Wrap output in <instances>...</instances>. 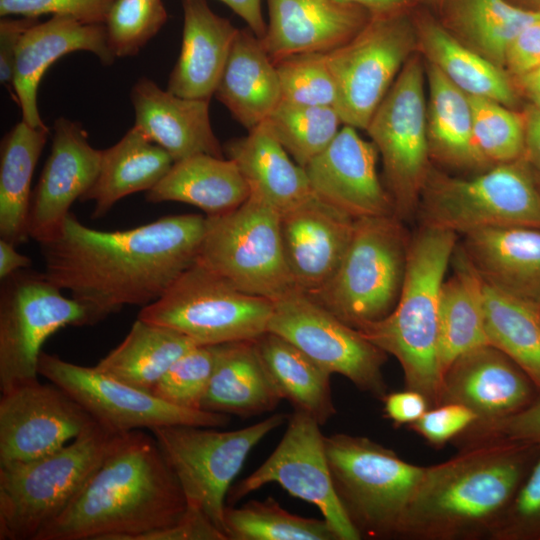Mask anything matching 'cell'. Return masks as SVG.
<instances>
[{
  "instance_id": "cell-29",
  "label": "cell",
  "mask_w": 540,
  "mask_h": 540,
  "mask_svg": "<svg viewBox=\"0 0 540 540\" xmlns=\"http://www.w3.org/2000/svg\"><path fill=\"white\" fill-rule=\"evenodd\" d=\"M281 400L254 340L215 345L202 410L246 418L273 411Z\"/></svg>"
},
{
  "instance_id": "cell-2",
  "label": "cell",
  "mask_w": 540,
  "mask_h": 540,
  "mask_svg": "<svg viewBox=\"0 0 540 540\" xmlns=\"http://www.w3.org/2000/svg\"><path fill=\"white\" fill-rule=\"evenodd\" d=\"M182 488L153 435L120 433L67 509L35 540H139L177 523Z\"/></svg>"
},
{
  "instance_id": "cell-19",
  "label": "cell",
  "mask_w": 540,
  "mask_h": 540,
  "mask_svg": "<svg viewBox=\"0 0 540 540\" xmlns=\"http://www.w3.org/2000/svg\"><path fill=\"white\" fill-rule=\"evenodd\" d=\"M101 157L80 123L64 117L55 121L51 151L31 196L29 238L43 243L57 234L72 204L94 184Z\"/></svg>"
},
{
  "instance_id": "cell-14",
  "label": "cell",
  "mask_w": 540,
  "mask_h": 540,
  "mask_svg": "<svg viewBox=\"0 0 540 540\" xmlns=\"http://www.w3.org/2000/svg\"><path fill=\"white\" fill-rule=\"evenodd\" d=\"M415 45L405 11L374 14L348 42L325 53L342 123L366 130Z\"/></svg>"
},
{
  "instance_id": "cell-12",
  "label": "cell",
  "mask_w": 540,
  "mask_h": 540,
  "mask_svg": "<svg viewBox=\"0 0 540 540\" xmlns=\"http://www.w3.org/2000/svg\"><path fill=\"white\" fill-rule=\"evenodd\" d=\"M426 108L422 63L411 56L366 128L381 154L395 215L402 221L418 210L429 175Z\"/></svg>"
},
{
  "instance_id": "cell-49",
  "label": "cell",
  "mask_w": 540,
  "mask_h": 540,
  "mask_svg": "<svg viewBox=\"0 0 540 540\" xmlns=\"http://www.w3.org/2000/svg\"><path fill=\"white\" fill-rule=\"evenodd\" d=\"M115 0H0V15L38 18L41 15L71 17L84 24H104Z\"/></svg>"
},
{
  "instance_id": "cell-13",
  "label": "cell",
  "mask_w": 540,
  "mask_h": 540,
  "mask_svg": "<svg viewBox=\"0 0 540 540\" xmlns=\"http://www.w3.org/2000/svg\"><path fill=\"white\" fill-rule=\"evenodd\" d=\"M0 292V391L38 381L42 346L58 330L89 325L86 309L44 273L19 270Z\"/></svg>"
},
{
  "instance_id": "cell-57",
  "label": "cell",
  "mask_w": 540,
  "mask_h": 540,
  "mask_svg": "<svg viewBox=\"0 0 540 540\" xmlns=\"http://www.w3.org/2000/svg\"><path fill=\"white\" fill-rule=\"evenodd\" d=\"M13 243L0 238V278L4 280L31 265V259L19 253Z\"/></svg>"
},
{
  "instance_id": "cell-5",
  "label": "cell",
  "mask_w": 540,
  "mask_h": 540,
  "mask_svg": "<svg viewBox=\"0 0 540 540\" xmlns=\"http://www.w3.org/2000/svg\"><path fill=\"white\" fill-rule=\"evenodd\" d=\"M118 434L97 424L47 456L0 465V540H35L82 491Z\"/></svg>"
},
{
  "instance_id": "cell-21",
  "label": "cell",
  "mask_w": 540,
  "mask_h": 540,
  "mask_svg": "<svg viewBox=\"0 0 540 540\" xmlns=\"http://www.w3.org/2000/svg\"><path fill=\"white\" fill-rule=\"evenodd\" d=\"M355 220L315 194L281 214L283 251L296 287L312 294L338 269Z\"/></svg>"
},
{
  "instance_id": "cell-45",
  "label": "cell",
  "mask_w": 540,
  "mask_h": 540,
  "mask_svg": "<svg viewBox=\"0 0 540 540\" xmlns=\"http://www.w3.org/2000/svg\"><path fill=\"white\" fill-rule=\"evenodd\" d=\"M166 20L161 0H115L104 23L111 52L115 57L137 54Z\"/></svg>"
},
{
  "instance_id": "cell-48",
  "label": "cell",
  "mask_w": 540,
  "mask_h": 540,
  "mask_svg": "<svg viewBox=\"0 0 540 540\" xmlns=\"http://www.w3.org/2000/svg\"><path fill=\"white\" fill-rule=\"evenodd\" d=\"M454 441L459 447L490 441H511L540 446V400L505 418L474 422Z\"/></svg>"
},
{
  "instance_id": "cell-25",
  "label": "cell",
  "mask_w": 540,
  "mask_h": 540,
  "mask_svg": "<svg viewBox=\"0 0 540 540\" xmlns=\"http://www.w3.org/2000/svg\"><path fill=\"white\" fill-rule=\"evenodd\" d=\"M135 124L174 162L196 154L224 158L209 118V100L189 99L162 90L148 78L132 87Z\"/></svg>"
},
{
  "instance_id": "cell-47",
  "label": "cell",
  "mask_w": 540,
  "mask_h": 540,
  "mask_svg": "<svg viewBox=\"0 0 540 540\" xmlns=\"http://www.w3.org/2000/svg\"><path fill=\"white\" fill-rule=\"evenodd\" d=\"M540 533V458L489 531L487 539L512 540Z\"/></svg>"
},
{
  "instance_id": "cell-28",
  "label": "cell",
  "mask_w": 540,
  "mask_h": 540,
  "mask_svg": "<svg viewBox=\"0 0 540 540\" xmlns=\"http://www.w3.org/2000/svg\"><path fill=\"white\" fill-rule=\"evenodd\" d=\"M223 150L239 167L250 195L280 214L314 195L304 168L292 162L266 121L228 141Z\"/></svg>"
},
{
  "instance_id": "cell-43",
  "label": "cell",
  "mask_w": 540,
  "mask_h": 540,
  "mask_svg": "<svg viewBox=\"0 0 540 540\" xmlns=\"http://www.w3.org/2000/svg\"><path fill=\"white\" fill-rule=\"evenodd\" d=\"M473 138L483 163L495 165L521 160L525 148L524 118L496 101L469 96Z\"/></svg>"
},
{
  "instance_id": "cell-1",
  "label": "cell",
  "mask_w": 540,
  "mask_h": 540,
  "mask_svg": "<svg viewBox=\"0 0 540 540\" xmlns=\"http://www.w3.org/2000/svg\"><path fill=\"white\" fill-rule=\"evenodd\" d=\"M205 216L162 217L127 230L102 231L69 213L40 243L44 275L86 309L94 325L126 306L158 300L197 260Z\"/></svg>"
},
{
  "instance_id": "cell-51",
  "label": "cell",
  "mask_w": 540,
  "mask_h": 540,
  "mask_svg": "<svg viewBox=\"0 0 540 540\" xmlns=\"http://www.w3.org/2000/svg\"><path fill=\"white\" fill-rule=\"evenodd\" d=\"M139 540H227V537L203 512L187 507L177 523L147 533Z\"/></svg>"
},
{
  "instance_id": "cell-11",
  "label": "cell",
  "mask_w": 540,
  "mask_h": 540,
  "mask_svg": "<svg viewBox=\"0 0 540 540\" xmlns=\"http://www.w3.org/2000/svg\"><path fill=\"white\" fill-rule=\"evenodd\" d=\"M287 416L273 414L233 431L171 425L151 433L182 488L187 507L203 512L224 533L225 498L232 482L252 449Z\"/></svg>"
},
{
  "instance_id": "cell-32",
  "label": "cell",
  "mask_w": 540,
  "mask_h": 540,
  "mask_svg": "<svg viewBox=\"0 0 540 540\" xmlns=\"http://www.w3.org/2000/svg\"><path fill=\"white\" fill-rule=\"evenodd\" d=\"M173 163L162 147L133 126L116 144L102 150L98 176L80 201H93L91 217L101 218L124 197L151 190Z\"/></svg>"
},
{
  "instance_id": "cell-40",
  "label": "cell",
  "mask_w": 540,
  "mask_h": 540,
  "mask_svg": "<svg viewBox=\"0 0 540 540\" xmlns=\"http://www.w3.org/2000/svg\"><path fill=\"white\" fill-rule=\"evenodd\" d=\"M482 282L489 345L513 360L540 391V310Z\"/></svg>"
},
{
  "instance_id": "cell-22",
  "label": "cell",
  "mask_w": 540,
  "mask_h": 540,
  "mask_svg": "<svg viewBox=\"0 0 540 540\" xmlns=\"http://www.w3.org/2000/svg\"><path fill=\"white\" fill-rule=\"evenodd\" d=\"M533 387L536 388L513 360L488 344L462 354L447 368L438 405L462 404L478 416L476 422H489L517 413L534 402Z\"/></svg>"
},
{
  "instance_id": "cell-15",
  "label": "cell",
  "mask_w": 540,
  "mask_h": 540,
  "mask_svg": "<svg viewBox=\"0 0 540 540\" xmlns=\"http://www.w3.org/2000/svg\"><path fill=\"white\" fill-rule=\"evenodd\" d=\"M273 302L269 332L382 401L388 393L382 371L387 353L299 289Z\"/></svg>"
},
{
  "instance_id": "cell-33",
  "label": "cell",
  "mask_w": 540,
  "mask_h": 540,
  "mask_svg": "<svg viewBox=\"0 0 540 540\" xmlns=\"http://www.w3.org/2000/svg\"><path fill=\"white\" fill-rule=\"evenodd\" d=\"M451 261L453 274L443 281L440 291L439 358L442 374L462 354L489 344L482 279L461 245L457 244Z\"/></svg>"
},
{
  "instance_id": "cell-36",
  "label": "cell",
  "mask_w": 540,
  "mask_h": 540,
  "mask_svg": "<svg viewBox=\"0 0 540 540\" xmlns=\"http://www.w3.org/2000/svg\"><path fill=\"white\" fill-rule=\"evenodd\" d=\"M195 345L174 329L137 318L123 341L96 368L152 393L169 367Z\"/></svg>"
},
{
  "instance_id": "cell-20",
  "label": "cell",
  "mask_w": 540,
  "mask_h": 540,
  "mask_svg": "<svg viewBox=\"0 0 540 540\" xmlns=\"http://www.w3.org/2000/svg\"><path fill=\"white\" fill-rule=\"evenodd\" d=\"M350 125L304 170L313 193L354 219L395 215L393 201L377 174L378 149Z\"/></svg>"
},
{
  "instance_id": "cell-7",
  "label": "cell",
  "mask_w": 540,
  "mask_h": 540,
  "mask_svg": "<svg viewBox=\"0 0 540 540\" xmlns=\"http://www.w3.org/2000/svg\"><path fill=\"white\" fill-rule=\"evenodd\" d=\"M409 242L396 215L356 219L335 274L308 295L355 329L383 319L398 301Z\"/></svg>"
},
{
  "instance_id": "cell-37",
  "label": "cell",
  "mask_w": 540,
  "mask_h": 540,
  "mask_svg": "<svg viewBox=\"0 0 540 540\" xmlns=\"http://www.w3.org/2000/svg\"><path fill=\"white\" fill-rule=\"evenodd\" d=\"M420 31L430 62L460 90L507 107L516 103L515 92L502 67L464 45L438 23L426 21Z\"/></svg>"
},
{
  "instance_id": "cell-4",
  "label": "cell",
  "mask_w": 540,
  "mask_h": 540,
  "mask_svg": "<svg viewBox=\"0 0 540 540\" xmlns=\"http://www.w3.org/2000/svg\"><path fill=\"white\" fill-rule=\"evenodd\" d=\"M457 246V234L421 224L410 237L402 289L393 310L357 330L399 362L405 388L438 405L442 369L439 358L440 291Z\"/></svg>"
},
{
  "instance_id": "cell-56",
  "label": "cell",
  "mask_w": 540,
  "mask_h": 540,
  "mask_svg": "<svg viewBox=\"0 0 540 540\" xmlns=\"http://www.w3.org/2000/svg\"><path fill=\"white\" fill-rule=\"evenodd\" d=\"M220 1L227 5L235 14L240 16L257 37L262 38L265 35L267 24L262 14V0Z\"/></svg>"
},
{
  "instance_id": "cell-44",
  "label": "cell",
  "mask_w": 540,
  "mask_h": 540,
  "mask_svg": "<svg viewBox=\"0 0 540 540\" xmlns=\"http://www.w3.org/2000/svg\"><path fill=\"white\" fill-rule=\"evenodd\" d=\"M280 101L335 108L337 88L325 53H302L275 62Z\"/></svg>"
},
{
  "instance_id": "cell-23",
  "label": "cell",
  "mask_w": 540,
  "mask_h": 540,
  "mask_svg": "<svg viewBox=\"0 0 540 540\" xmlns=\"http://www.w3.org/2000/svg\"><path fill=\"white\" fill-rule=\"evenodd\" d=\"M269 22L260 38L275 63L302 53H327L352 39L372 14L335 0H266Z\"/></svg>"
},
{
  "instance_id": "cell-30",
  "label": "cell",
  "mask_w": 540,
  "mask_h": 540,
  "mask_svg": "<svg viewBox=\"0 0 540 540\" xmlns=\"http://www.w3.org/2000/svg\"><path fill=\"white\" fill-rule=\"evenodd\" d=\"M214 94L248 131L279 104L275 63L250 29H239Z\"/></svg>"
},
{
  "instance_id": "cell-16",
  "label": "cell",
  "mask_w": 540,
  "mask_h": 540,
  "mask_svg": "<svg viewBox=\"0 0 540 540\" xmlns=\"http://www.w3.org/2000/svg\"><path fill=\"white\" fill-rule=\"evenodd\" d=\"M39 375L76 400L98 424L114 433L171 425L225 427L230 416L185 409L153 393L131 386L94 367L66 361L42 352Z\"/></svg>"
},
{
  "instance_id": "cell-39",
  "label": "cell",
  "mask_w": 540,
  "mask_h": 540,
  "mask_svg": "<svg viewBox=\"0 0 540 540\" xmlns=\"http://www.w3.org/2000/svg\"><path fill=\"white\" fill-rule=\"evenodd\" d=\"M450 25L479 54L503 67L509 45L520 31L540 19V12L509 0H448Z\"/></svg>"
},
{
  "instance_id": "cell-34",
  "label": "cell",
  "mask_w": 540,
  "mask_h": 540,
  "mask_svg": "<svg viewBox=\"0 0 540 540\" xmlns=\"http://www.w3.org/2000/svg\"><path fill=\"white\" fill-rule=\"evenodd\" d=\"M282 399L325 425L336 414L331 374L285 338L267 331L254 340Z\"/></svg>"
},
{
  "instance_id": "cell-52",
  "label": "cell",
  "mask_w": 540,
  "mask_h": 540,
  "mask_svg": "<svg viewBox=\"0 0 540 540\" xmlns=\"http://www.w3.org/2000/svg\"><path fill=\"white\" fill-rule=\"evenodd\" d=\"M504 66L517 77L540 66V19L527 25L513 39Z\"/></svg>"
},
{
  "instance_id": "cell-31",
  "label": "cell",
  "mask_w": 540,
  "mask_h": 540,
  "mask_svg": "<svg viewBox=\"0 0 540 540\" xmlns=\"http://www.w3.org/2000/svg\"><path fill=\"white\" fill-rule=\"evenodd\" d=\"M249 196V185L235 161L209 154L174 162L158 184L146 192L148 202H182L200 208L206 216L232 211Z\"/></svg>"
},
{
  "instance_id": "cell-41",
  "label": "cell",
  "mask_w": 540,
  "mask_h": 540,
  "mask_svg": "<svg viewBox=\"0 0 540 540\" xmlns=\"http://www.w3.org/2000/svg\"><path fill=\"white\" fill-rule=\"evenodd\" d=\"M223 531L227 540H339L324 518L292 514L270 496L226 506Z\"/></svg>"
},
{
  "instance_id": "cell-10",
  "label": "cell",
  "mask_w": 540,
  "mask_h": 540,
  "mask_svg": "<svg viewBox=\"0 0 540 540\" xmlns=\"http://www.w3.org/2000/svg\"><path fill=\"white\" fill-rule=\"evenodd\" d=\"M274 302L245 293L197 260L138 318L174 329L197 345L255 340L268 331Z\"/></svg>"
},
{
  "instance_id": "cell-55",
  "label": "cell",
  "mask_w": 540,
  "mask_h": 540,
  "mask_svg": "<svg viewBox=\"0 0 540 540\" xmlns=\"http://www.w3.org/2000/svg\"><path fill=\"white\" fill-rule=\"evenodd\" d=\"M525 148L523 160L540 172V109L530 106L524 117Z\"/></svg>"
},
{
  "instance_id": "cell-50",
  "label": "cell",
  "mask_w": 540,
  "mask_h": 540,
  "mask_svg": "<svg viewBox=\"0 0 540 540\" xmlns=\"http://www.w3.org/2000/svg\"><path fill=\"white\" fill-rule=\"evenodd\" d=\"M477 420L478 416L468 407L458 403H444L429 408L408 427L431 446L440 448Z\"/></svg>"
},
{
  "instance_id": "cell-26",
  "label": "cell",
  "mask_w": 540,
  "mask_h": 540,
  "mask_svg": "<svg viewBox=\"0 0 540 540\" xmlns=\"http://www.w3.org/2000/svg\"><path fill=\"white\" fill-rule=\"evenodd\" d=\"M461 246L486 284L540 310V229L476 230Z\"/></svg>"
},
{
  "instance_id": "cell-6",
  "label": "cell",
  "mask_w": 540,
  "mask_h": 540,
  "mask_svg": "<svg viewBox=\"0 0 540 540\" xmlns=\"http://www.w3.org/2000/svg\"><path fill=\"white\" fill-rule=\"evenodd\" d=\"M324 442L335 493L360 538L397 539L426 467L364 436L335 433Z\"/></svg>"
},
{
  "instance_id": "cell-38",
  "label": "cell",
  "mask_w": 540,
  "mask_h": 540,
  "mask_svg": "<svg viewBox=\"0 0 540 540\" xmlns=\"http://www.w3.org/2000/svg\"><path fill=\"white\" fill-rule=\"evenodd\" d=\"M429 110L428 138L442 160L457 166L485 165L473 138V116L469 95L454 85L431 62L427 69Z\"/></svg>"
},
{
  "instance_id": "cell-60",
  "label": "cell",
  "mask_w": 540,
  "mask_h": 540,
  "mask_svg": "<svg viewBox=\"0 0 540 540\" xmlns=\"http://www.w3.org/2000/svg\"><path fill=\"white\" fill-rule=\"evenodd\" d=\"M509 1L512 3L513 1H516L518 3L523 4L522 5L523 8L540 12V0H509Z\"/></svg>"
},
{
  "instance_id": "cell-46",
  "label": "cell",
  "mask_w": 540,
  "mask_h": 540,
  "mask_svg": "<svg viewBox=\"0 0 540 540\" xmlns=\"http://www.w3.org/2000/svg\"><path fill=\"white\" fill-rule=\"evenodd\" d=\"M215 363V345H195L178 358L152 393L172 405L202 410Z\"/></svg>"
},
{
  "instance_id": "cell-53",
  "label": "cell",
  "mask_w": 540,
  "mask_h": 540,
  "mask_svg": "<svg viewBox=\"0 0 540 540\" xmlns=\"http://www.w3.org/2000/svg\"><path fill=\"white\" fill-rule=\"evenodd\" d=\"M382 402L384 417L395 427L409 426L430 408L423 394L406 388L403 391L387 393Z\"/></svg>"
},
{
  "instance_id": "cell-24",
  "label": "cell",
  "mask_w": 540,
  "mask_h": 540,
  "mask_svg": "<svg viewBox=\"0 0 540 540\" xmlns=\"http://www.w3.org/2000/svg\"><path fill=\"white\" fill-rule=\"evenodd\" d=\"M76 51L91 52L105 65L115 59L107 43L105 24H84L71 17L55 15L45 22H37L22 36L15 53L11 86L22 120L28 125L46 127L37 105L40 80L56 60Z\"/></svg>"
},
{
  "instance_id": "cell-62",
  "label": "cell",
  "mask_w": 540,
  "mask_h": 540,
  "mask_svg": "<svg viewBox=\"0 0 540 540\" xmlns=\"http://www.w3.org/2000/svg\"><path fill=\"white\" fill-rule=\"evenodd\" d=\"M540 173V172H539ZM536 179V178H535ZM537 184H538V187L540 189V175H539V178L536 180Z\"/></svg>"
},
{
  "instance_id": "cell-27",
  "label": "cell",
  "mask_w": 540,
  "mask_h": 540,
  "mask_svg": "<svg viewBox=\"0 0 540 540\" xmlns=\"http://www.w3.org/2000/svg\"><path fill=\"white\" fill-rule=\"evenodd\" d=\"M182 5V46L167 90L183 98L210 101L239 29L214 13L206 0H182Z\"/></svg>"
},
{
  "instance_id": "cell-17",
  "label": "cell",
  "mask_w": 540,
  "mask_h": 540,
  "mask_svg": "<svg viewBox=\"0 0 540 540\" xmlns=\"http://www.w3.org/2000/svg\"><path fill=\"white\" fill-rule=\"evenodd\" d=\"M320 425L294 410L283 437L271 455L228 492L235 503L268 483H277L291 496L316 506L339 540H360L334 490Z\"/></svg>"
},
{
  "instance_id": "cell-9",
  "label": "cell",
  "mask_w": 540,
  "mask_h": 540,
  "mask_svg": "<svg viewBox=\"0 0 540 540\" xmlns=\"http://www.w3.org/2000/svg\"><path fill=\"white\" fill-rule=\"evenodd\" d=\"M280 219L253 195L232 211L205 216L197 261L245 293L282 298L298 288L285 259Z\"/></svg>"
},
{
  "instance_id": "cell-42",
  "label": "cell",
  "mask_w": 540,
  "mask_h": 540,
  "mask_svg": "<svg viewBox=\"0 0 540 540\" xmlns=\"http://www.w3.org/2000/svg\"><path fill=\"white\" fill-rule=\"evenodd\" d=\"M266 122L287 153L304 168L332 142L342 120L331 106L280 101Z\"/></svg>"
},
{
  "instance_id": "cell-54",
  "label": "cell",
  "mask_w": 540,
  "mask_h": 540,
  "mask_svg": "<svg viewBox=\"0 0 540 540\" xmlns=\"http://www.w3.org/2000/svg\"><path fill=\"white\" fill-rule=\"evenodd\" d=\"M37 22H39L38 18L10 19L2 17L0 21V80L3 85H12L17 47L24 33Z\"/></svg>"
},
{
  "instance_id": "cell-8",
  "label": "cell",
  "mask_w": 540,
  "mask_h": 540,
  "mask_svg": "<svg viewBox=\"0 0 540 540\" xmlns=\"http://www.w3.org/2000/svg\"><path fill=\"white\" fill-rule=\"evenodd\" d=\"M523 159L470 179L429 173L421 192V224L467 233L494 227L540 229V189Z\"/></svg>"
},
{
  "instance_id": "cell-35",
  "label": "cell",
  "mask_w": 540,
  "mask_h": 540,
  "mask_svg": "<svg viewBox=\"0 0 540 540\" xmlns=\"http://www.w3.org/2000/svg\"><path fill=\"white\" fill-rule=\"evenodd\" d=\"M49 135L48 127L17 123L2 139L0 153V238L14 245L29 238L31 181Z\"/></svg>"
},
{
  "instance_id": "cell-18",
  "label": "cell",
  "mask_w": 540,
  "mask_h": 540,
  "mask_svg": "<svg viewBox=\"0 0 540 540\" xmlns=\"http://www.w3.org/2000/svg\"><path fill=\"white\" fill-rule=\"evenodd\" d=\"M98 423L53 383L35 381L0 398V465L54 453Z\"/></svg>"
},
{
  "instance_id": "cell-61",
  "label": "cell",
  "mask_w": 540,
  "mask_h": 540,
  "mask_svg": "<svg viewBox=\"0 0 540 540\" xmlns=\"http://www.w3.org/2000/svg\"><path fill=\"white\" fill-rule=\"evenodd\" d=\"M530 98L533 101L534 105L540 109V95H532L530 96Z\"/></svg>"
},
{
  "instance_id": "cell-58",
  "label": "cell",
  "mask_w": 540,
  "mask_h": 540,
  "mask_svg": "<svg viewBox=\"0 0 540 540\" xmlns=\"http://www.w3.org/2000/svg\"><path fill=\"white\" fill-rule=\"evenodd\" d=\"M368 10L372 15L406 11L414 0H335Z\"/></svg>"
},
{
  "instance_id": "cell-59",
  "label": "cell",
  "mask_w": 540,
  "mask_h": 540,
  "mask_svg": "<svg viewBox=\"0 0 540 540\" xmlns=\"http://www.w3.org/2000/svg\"><path fill=\"white\" fill-rule=\"evenodd\" d=\"M518 78L529 96L540 95V66Z\"/></svg>"
},
{
  "instance_id": "cell-3",
  "label": "cell",
  "mask_w": 540,
  "mask_h": 540,
  "mask_svg": "<svg viewBox=\"0 0 540 540\" xmlns=\"http://www.w3.org/2000/svg\"><path fill=\"white\" fill-rule=\"evenodd\" d=\"M535 446L476 443L460 447L443 463L427 466L397 539H487L522 483L527 453Z\"/></svg>"
}]
</instances>
